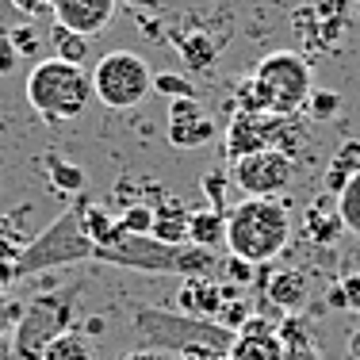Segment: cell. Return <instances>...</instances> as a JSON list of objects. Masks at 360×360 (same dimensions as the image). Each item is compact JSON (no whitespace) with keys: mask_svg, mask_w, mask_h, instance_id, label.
Masks as SVG:
<instances>
[{"mask_svg":"<svg viewBox=\"0 0 360 360\" xmlns=\"http://www.w3.org/2000/svg\"><path fill=\"white\" fill-rule=\"evenodd\" d=\"M131 330L142 338V349L173 353V356L188 345H211V349H219V353H226V349L234 345V333L222 330L219 322L188 319V314H180V311H161V307H139Z\"/></svg>","mask_w":360,"mask_h":360,"instance_id":"277c9868","label":"cell"},{"mask_svg":"<svg viewBox=\"0 0 360 360\" xmlns=\"http://www.w3.org/2000/svg\"><path fill=\"white\" fill-rule=\"evenodd\" d=\"M215 139V119L200 108V100H173L169 104V142L176 150H200Z\"/></svg>","mask_w":360,"mask_h":360,"instance_id":"8fae6325","label":"cell"},{"mask_svg":"<svg viewBox=\"0 0 360 360\" xmlns=\"http://www.w3.org/2000/svg\"><path fill=\"white\" fill-rule=\"evenodd\" d=\"M4 35L15 46V54H20V58H35L39 50H42V39L31 27H12V31H4Z\"/></svg>","mask_w":360,"mask_h":360,"instance_id":"d6a6232c","label":"cell"},{"mask_svg":"<svg viewBox=\"0 0 360 360\" xmlns=\"http://www.w3.org/2000/svg\"><path fill=\"white\" fill-rule=\"evenodd\" d=\"M326 303L333 307V311H360V272H349L345 280H338V284L330 288V295H326Z\"/></svg>","mask_w":360,"mask_h":360,"instance_id":"f1b7e54d","label":"cell"},{"mask_svg":"<svg viewBox=\"0 0 360 360\" xmlns=\"http://www.w3.org/2000/svg\"><path fill=\"white\" fill-rule=\"evenodd\" d=\"M253 81L264 92L269 115H299L314 89L311 62L303 54H295V50H272V54H264L253 70Z\"/></svg>","mask_w":360,"mask_h":360,"instance_id":"8992f818","label":"cell"},{"mask_svg":"<svg viewBox=\"0 0 360 360\" xmlns=\"http://www.w3.org/2000/svg\"><path fill=\"white\" fill-rule=\"evenodd\" d=\"M39 360H96V349H92L89 333H77V330H65L42 349Z\"/></svg>","mask_w":360,"mask_h":360,"instance_id":"7402d4cb","label":"cell"},{"mask_svg":"<svg viewBox=\"0 0 360 360\" xmlns=\"http://www.w3.org/2000/svg\"><path fill=\"white\" fill-rule=\"evenodd\" d=\"M276 338H280V345H284V360H322L311 330H307V322L299 319V314H284V319L276 322Z\"/></svg>","mask_w":360,"mask_h":360,"instance_id":"ac0fdd59","label":"cell"},{"mask_svg":"<svg viewBox=\"0 0 360 360\" xmlns=\"http://www.w3.org/2000/svg\"><path fill=\"white\" fill-rule=\"evenodd\" d=\"M150 238L161 245H184L188 242V207L173 195H161L153 203V226H150Z\"/></svg>","mask_w":360,"mask_h":360,"instance_id":"2e32d148","label":"cell"},{"mask_svg":"<svg viewBox=\"0 0 360 360\" xmlns=\"http://www.w3.org/2000/svg\"><path fill=\"white\" fill-rule=\"evenodd\" d=\"M333 203H338V219H341V226H345L349 234H356V238H360V173L349 180V184L341 188L338 195H333Z\"/></svg>","mask_w":360,"mask_h":360,"instance_id":"484cf974","label":"cell"},{"mask_svg":"<svg viewBox=\"0 0 360 360\" xmlns=\"http://www.w3.org/2000/svg\"><path fill=\"white\" fill-rule=\"evenodd\" d=\"M307 295H311V280H307L303 269H276L269 280H264V299L272 307L288 314H299L307 307Z\"/></svg>","mask_w":360,"mask_h":360,"instance_id":"5bb4252c","label":"cell"},{"mask_svg":"<svg viewBox=\"0 0 360 360\" xmlns=\"http://www.w3.org/2000/svg\"><path fill=\"white\" fill-rule=\"evenodd\" d=\"M203 192H207L211 207L222 211V200H226V173H222V169H211V173L203 176Z\"/></svg>","mask_w":360,"mask_h":360,"instance_id":"836d02e7","label":"cell"},{"mask_svg":"<svg viewBox=\"0 0 360 360\" xmlns=\"http://www.w3.org/2000/svg\"><path fill=\"white\" fill-rule=\"evenodd\" d=\"M92 100V81L81 65L46 58L39 62L27 77V104L39 111L46 123H70L89 111Z\"/></svg>","mask_w":360,"mask_h":360,"instance_id":"3957f363","label":"cell"},{"mask_svg":"<svg viewBox=\"0 0 360 360\" xmlns=\"http://www.w3.org/2000/svg\"><path fill=\"white\" fill-rule=\"evenodd\" d=\"M253 269H257V264L242 261V257H226V261L219 264V276H222V284L245 288V284H250V280H253Z\"/></svg>","mask_w":360,"mask_h":360,"instance_id":"1f68e13d","label":"cell"},{"mask_svg":"<svg viewBox=\"0 0 360 360\" xmlns=\"http://www.w3.org/2000/svg\"><path fill=\"white\" fill-rule=\"evenodd\" d=\"M12 8L20 15H27V20H35V15H46L50 12V0H12Z\"/></svg>","mask_w":360,"mask_h":360,"instance_id":"d590c367","label":"cell"},{"mask_svg":"<svg viewBox=\"0 0 360 360\" xmlns=\"http://www.w3.org/2000/svg\"><path fill=\"white\" fill-rule=\"evenodd\" d=\"M119 0H50V15L58 27H70L77 35L92 39L115 20Z\"/></svg>","mask_w":360,"mask_h":360,"instance_id":"30bf717a","label":"cell"},{"mask_svg":"<svg viewBox=\"0 0 360 360\" xmlns=\"http://www.w3.org/2000/svg\"><path fill=\"white\" fill-rule=\"evenodd\" d=\"M92 96L111 111H131L153 92V70L134 50H111L89 73Z\"/></svg>","mask_w":360,"mask_h":360,"instance_id":"5b68a950","label":"cell"},{"mask_svg":"<svg viewBox=\"0 0 360 360\" xmlns=\"http://www.w3.org/2000/svg\"><path fill=\"white\" fill-rule=\"evenodd\" d=\"M356 173H360V142H345L326 169V195H338Z\"/></svg>","mask_w":360,"mask_h":360,"instance_id":"44dd1931","label":"cell"},{"mask_svg":"<svg viewBox=\"0 0 360 360\" xmlns=\"http://www.w3.org/2000/svg\"><path fill=\"white\" fill-rule=\"evenodd\" d=\"M226 242V215L215 207H200L188 211V245H200V250H215Z\"/></svg>","mask_w":360,"mask_h":360,"instance_id":"d6986e66","label":"cell"},{"mask_svg":"<svg viewBox=\"0 0 360 360\" xmlns=\"http://www.w3.org/2000/svg\"><path fill=\"white\" fill-rule=\"evenodd\" d=\"M46 165H50V184H54L62 195H81L84 192L89 173H84L77 161H70V158H46Z\"/></svg>","mask_w":360,"mask_h":360,"instance_id":"cb8c5ba5","label":"cell"},{"mask_svg":"<svg viewBox=\"0 0 360 360\" xmlns=\"http://www.w3.org/2000/svg\"><path fill=\"white\" fill-rule=\"evenodd\" d=\"M50 46H54L58 62H70V65H81L84 58H89V39L77 35L70 27H58V23H54V31H50Z\"/></svg>","mask_w":360,"mask_h":360,"instance_id":"d4e9b609","label":"cell"},{"mask_svg":"<svg viewBox=\"0 0 360 360\" xmlns=\"http://www.w3.org/2000/svg\"><path fill=\"white\" fill-rule=\"evenodd\" d=\"M303 234H307V242H314V245H333L341 234H345V226H341V219H338L333 195H322V200H314L311 207H307Z\"/></svg>","mask_w":360,"mask_h":360,"instance_id":"e0dca14e","label":"cell"},{"mask_svg":"<svg viewBox=\"0 0 360 360\" xmlns=\"http://www.w3.org/2000/svg\"><path fill=\"white\" fill-rule=\"evenodd\" d=\"M15 311H4V307H0V333H4V326H8V319H12Z\"/></svg>","mask_w":360,"mask_h":360,"instance_id":"f35d334b","label":"cell"},{"mask_svg":"<svg viewBox=\"0 0 360 360\" xmlns=\"http://www.w3.org/2000/svg\"><path fill=\"white\" fill-rule=\"evenodd\" d=\"M291 207L288 200H242L226 215V245L230 257H242L250 264H264L284 253L291 242Z\"/></svg>","mask_w":360,"mask_h":360,"instance_id":"6da1fadb","label":"cell"},{"mask_svg":"<svg viewBox=\"0 0 360 360\" xmlns=\"http://www.w3.org/2000/svg\"><path fill=\"white\" fill-rule=\"evenodd\" d=\"M15 65H20V54H15V46L8 42L4 31H0V77H8Z\"/></svg>","mask_w":360,"mask_h":360,"instance_id":"e575fe53","label":"cell"},{"mask_svg":"<svg viewBox=\"0 0 360 360\" xmlns=\"http://www.w3.org/2000/svg\"><path fill=\"white\" fill-rule=\"evenodd\" d=\"M230 180L245 192V200H272L295 180V158L280 150H257L230 165Z\"/></svg>","mask_w":360,"mask_h":360,"instance_id":"9c48e42d","label":"cell"},{"mask_svg":"<svg viewBox=\"0 0 360 360\" xmlns=\"http://www.w3.org/2000/svg\"><path fill=\"white\" fill-rule=\"evenodd\" d=\"M234 284H215V280H184V288H180V314H188V319H207L215 322L222 303H226V295H234Z\"/></svg>","mask_w":360,"mask_h":360,"instance_id":"4fadbf2b","label":"cell"},{"mask_svg":"<svg viewBox=\"0 0 360 360\" xmlns=\"http://www.w3.org/2000/svg\"><path fill=\"white\" fill-rule=\"evenodd\" d=\"M222 360H284V345L276 333H234Z\"/></svg>","mask_w":360,"mask_h":360,"instance_id":"ffe728a7","label":"cell"},{"mask_svg":"<svg viewBox=\"0 0 360 360\" xmlns=\"http://www.w3.org/2000/svg\"><path fill=\"white\" fill-rule=\"evenodd\" d=\"M119 4H131V8H153L158 0H119Z\"/></svg>","mask_w":360,"mask_h":360,"instance_id":"74e56055","label":"cell"},{"mask_svg":"<svg viewBox=\"0 0 360 360\" xmlns=\"http://www.w3.org/2000/svg\"><path fill=\"white\" fill-rule=\"evenodd\" d=\"M234 108L245 111V115H269V108H264V92H261V84L253 81V73L238 81V89H234Z\"/></svg>","mask_w":360,"mask_h":360,"instance_id":"83f0119b","label":"cell"},{"mask_svg":"<svg viewBox=\"0 0 360 360\" xmlns=\"http://www.w3.org/2000/svg\"><path fill=\"white\" fill-rule=\"evenodd\" d=\"M153 92H161L169 100H188L195 96V84L184 73H153Z\"/></svg>","mask_w":360,"mask_h":360,"instance_id":"4dcf8cb0","label":"cell"},{"mask_svg":"<svg viewBox=\"0 0 360 360\" xmlns=\"http://www.w3.org/2000/svg\"><path fill=\"white\" fill-rule=\"evenodd\" d=\"M115 222L127 230V234H150V226H153V207H150V203H127V207L119 211Z\"/></svg>","mask_w":360,"mask_h":360,"instance_id":"f546056e","label":"cell"},{"mask_svg":"<svg viewBox=\"0 0 360 360\" xmlns=\"http://www.w3.org/2000/svg\"><path fill=\"white\" fill-rule=\"evenodd\" d=\"M0 291H4V288H0Z\"/></svg>","mask_w":360,"mask_h":360,"instance_id":"b9f144b4","label":"cell"},{"mask_svg":"<svg viewBox=\"0 0 360 360\" xmlns=\"http://www.w3.org/2000/svg\"><path fill=\"white\" fill-rule=\"evenodd\" d=\"M222 150H226V161L234 165L238 158H250L257 150H272V115H245V111H234L226 127V139H222Z\"/></svg>","mask_w":360,"mask_h":360,"instance_id":"7c38bea8","label":"cell"},{"mask_svg":"<svg viewBox=\"0 0 360 360\" xmlns=\"http://www.w3.org/2000/svg\"><path fill=\"white\" fill-rule=\"evenodd\" d=\"M173 50L180 54V62H184L188 73H207L211 65L219 62L222 46L215 39L207 35V31H173Z\"/></svg>","mask_w":360,"mask_h":360,"instance_id":"9a60e30c","label":"cell"},{"mask_svg":"<svg viewBox=\"0 0 360 360\" xmlns=\"http://www.w3.org/2000/svg\"><path fill=\"white\" fill-rule=\"evenodd\" d=\"M353 4H356V12H360V0H353Z\"/></svg>","mask_w":360,"mask_h":360,"instance_id":"60d3db41","label":"cell"},{"mask_svg":"<svg viewBox=\"0 0 360 360\" xmlns=\"http://www.w3.org/2000/svg\"><path fill=\"white\" fill-rule=\"evenodd\" d=\"M73 326V295L70 291H42L23 307V322L15 326V356L39 360L42 349Z\"/></svg>","mask_w":360,"mask_h":360,"instance_id":"52a82bcc","label":"cell"},{"mask_svg":"<svg viewBox=\"0 0 360 360\" xmlns=\"http://www.w3.org/2000/svg\"><path fill=\"white\" fill-rule=\"evenodd\" d=\"M353 353H356V360H360V333L353 338Z\"/></svg>","mask_w":360,"mask_h":360,"instance_id":"ab89813d","label":"cell"},{"mask_svg":"<svg viewBox=\"0 0 360 360\" xmlns=\"http://www.w3.org/2000/svg\"><path fill=\"white\" fill-rule=\"evenodd\" d=\"M92 253H96V245L84 238L81 211H77V200H73L46 230H39V234L23 245L20 257H15V264H0V288L12 284V280H23V276H39V272L62 269V264L92 261Z\"/></svg>","mask_w":360,"mask_h":360,"instance_id":"7a4b0ae2","label":"cell"},{"mask_svg":"<svg viewBox=\"0 0 360 360\" xmlns=\"http://www.w3.org/2000/svg\"><path fill=\"white\" fill-rule=\"evenodd\" d=\"M341 108H345L341 92H333V89H311V96H307V104H303V115L314 119V123H330V119L341 115Z\"/></svg>","mask_w":360,"mask_h":360,"instance_id":"4316f807","label":"cell"},{"mask_svg":"<svg viewBox=\"0 0 360 360\" xmlns=\"http://www.w3.org/2000/svg\"><path fill=\"white\" fill-rule=\"evenodd\" d=\"M119 360H165V353H153V349H134V353H123Z\"/></svg>","mask_w":360,"mask_h":360,"instance_id":"8d00e7d4","label":"cell"},{"mask_svg":"<svg viewBox=\"0 0 360 360\" xmlns=\"http://www.w3.org/2000/svg\"><path fill=\"white\" fill-rule=\"evenodd\" d=\"M345 0H303L291 12V35L311 54H333V46L345 39Z\"/></svg>","mask_w":360,"mask_h":360,"instance_id":"ba28073f","label":"cell"},{"mask_svg":"<svg viewBox=\"0 0 360 360\" xmlns=\"http://www.w3.org/2000/svg\"><path fill=\"white\" fill-rule=\"evenodd\" d=\"M77 211H81V230H84V238H89L92 245H108V238H111V230H115V215L104 207V203H84V200H77Z\"/></svg>","mask_w":360,"mask_h":360,"instance_id":"603a6c76","label":"cell"}]
</instances>
